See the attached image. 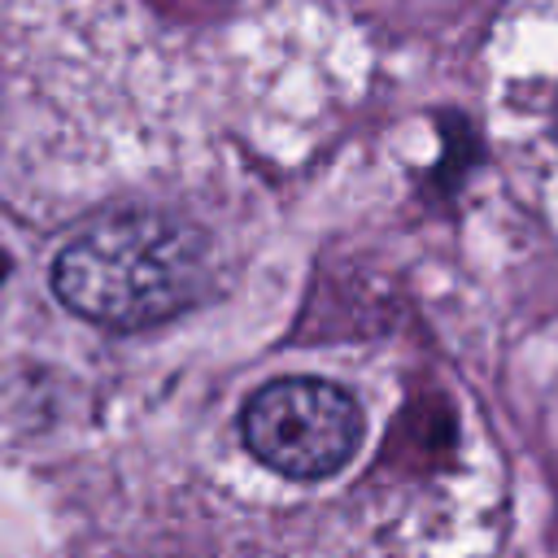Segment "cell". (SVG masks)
<instances>
[{
  "label": "cell",
  "mask_w": 558,
  "mask_h": 558,
  "mask_svg": "<svg viewBox=\"0 0 558 558\" xmlns=\"http://www.w3.org/2000/svg\"><path fill=\"white\" fill-rule=\"evenodd\" d=\"M205 279V235L153 209H122L74 235L52 262V292L100 327H148L192 305Z\"/></svg>",
  "instance_id": "1"
},
{
  "label": "cell",
  "mask_w": 558,
  "mask_h": 558,
  "mask_svg": "<svg viewBox=\"0 0 558 558\" xmlns=\"http://www.w3.org/2000/svg\"><path fill=\"white\" fill-rule=\"evenodd\" d=\"M554 144H558V105H554Z\"/></svg>",
  "instance_id": "4"
},
{
  "label": "cell",
  "mask_w": 558,
  "mask_h": 558,
  "mask_svg": "<svg viewBox=\"0 0 558 558\" xmlns=\"http://www.w3.org/2000/svg\"><path fill=\"white\" fill-rule=\"evenodd\" d=\"M4 279H9V253L0 248V288H4Z\"/></svg>",
  "instance_id": "3"
},
{
  "label": "cell",
  "mask_w": 558,
  "mask_h": 558,
  "mask_svg": "<svg viewBox=\"0 0 558 558\" xmlns=\"http://www.w3.org/2000/svg\"><path fill=\"white\" fill-rule=\"evenodd\" d=\"M240 432L248 453L288 480H323L340 471L362 445V405L327 379H275L262 384L244 414Z\"/></svg>",
  "instance_id": "2"
}]
</instances>
